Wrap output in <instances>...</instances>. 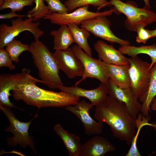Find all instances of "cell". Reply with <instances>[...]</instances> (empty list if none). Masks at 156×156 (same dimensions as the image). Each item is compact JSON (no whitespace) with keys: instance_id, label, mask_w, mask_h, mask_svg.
Masks as SVG:
<instances>
[{"instance_id":"cell-1","label":"cell","mask_w":156,"mask_h":156,"mask_svg":"<svg viewBox=\"0 0 156 156\" xmlns=\"http://www.w3.org/2000/svg\"><path fill=\"white\" fill-rule=\"evenodd\" d=\"M21 72V76L11 91L15 100H22L38 108L60 107L74 105L79 102V97L67 92H54L38 87L36 83H41L42 81L32 76L29 69L23 68Z\"/></svg>"},{"instance_id":"cell-2","label":"cell","mask_w":156,"mask_h":156,"mask_svg":"<svg viewBox=\"0 0 156 156\" xmlns=\"http://www.w3.org/2000/svg\"><path fill=\"white\" fill-rule=\"evenodd\" d=\"M95 106V119L107 124L115 137L131 145L137 133L138 125L136 121L129 115L125 104L107 95Z\"/></svg>"},{"instance_id":"cell-3","label":"cell","mask_w":156,"mask_h":156,"mask_svg":"<svg viewBox=\"0 0 156 156\" xmlns=\"http://www.w3.org/2000/svg\"><path fill=\"white\" fill-rule=\"evenodd\" d=\"M28 51L32 55L41 83L52 89L64 86L53 53L46 45L39 39L36 40L29 45Z\"/></svg>"},{"instance_id":"cell-4","label":"cell","mask_w":156,"mask_h":156,"mask_svg":"<svg viewBox=\"0 0 156 156\" xmlns=\"http://www.w3.org/2000/svg\"><path fill=\"white\" fill-rule=\"evenodd\" d=\"M114 6V12L117 14L122 13L127 17L125 25L131 31L136 32L141 26L145 27L148 25L156 22V13L146 6L139 8L131 3H124L120 0H110Z\"/></svg>"},{"instance_id":"cell-5","label":"cell","mask_w":156,"mask_h":156,"mask_svg":"<svg viewBox=\"0 0 156 156\" xmlns=\"http://www.w3.org/2000/svg\"><path fill=\"white\" fill-rule=\"evenodd\" d=\"M11 107L0 104V109L7 117L10 122L9 126L4 131L11 132L13 137L6 139L7 144L10 146L19 145L24 149L29 146L35 154H36L35 144L28 132L29 126L34 119L38 116L37 114L30 121L23 122L19 121L16 117Z\"/></svg>"},{"instance_id":"cell-6","label":"cell","mask_w":156,"mask_h":156,"mask_svg":"<svg viewBox=\"0 0 156 156\" xmlns=\"http://www.w3.org/2000/svg\"><path fill=\"white\" fill-rule=\"evenodd\" d=\"M11 25L5 23L0 25V48H4L19 34L25 31L30 32L35 40L39 39L44 32L39 27L40 24L34 22L32 18L23 20V17H17L11 21Z\"/></svg>"},{"instance_id":"cell-7","label":"cell","mask_w":156,"mask_h":156,"mask_svg":"<svg viewBox=\"0 0 156 156\" xmlns=\"http://www.w3.org/2000/svg\"><path fill=\"white\" fill-rule=\"evenodd\" d=\"M129 70L131 88L135 97L140 100L148 88L151 75L150 63L142 61L138 56L129 58Z\"/></svg>"},{"instance_id":"cell-8","label":"cell","mask_w":156,"mask_h":156,"mask_svg":"<svg viewBox=\"0 0 156 156\" xmlns=\"http://www.w3.org/2000/svg\"><path fill=\"white\" fill-rule=\"evenodd\" d=\"M77 57L82 62L84 69L81 78L75 83L78 85L88 78H95L101 83L107 84L109 78L106 69V64L99 59L93 58L83 51L78 45L71 48Z\"/></svg>"},{"instance_id":"cell-9","label":"cell","mask_w":156,"mask_h":156,"mask_svg":"<svg viewBox=\"0 0 156 156\" xmlns=\"http://www.w3.org/2000/svg\"><path fill=\"white\" fill-rule=\"evenodd\" d=\"M89 5L77 8L71 12L59 14L51 13L43 18L50 21L54 24L60 25L75 23L78 25L88 19L100 16H106L111 15L114 12V8L102 12H93L88 10Z\"/></svg>"},{"instance_id":"cell-10","label":"cell","mask_w":156,"mask_h":156,"mask_svg":"<svg viewBox=\"0 0 156 156\" xmlns=\"http://www.w3.org/2000/svg\"><path fill=\"white\" fill-rule=\"evenodd\" d=\"M111 22L105 16H100L87 20L81 25L83 28L94 36L106 40L111 43H114L121 46L129 45V41L116 36L110 28Z\"/></svg>"},{"instance_id":"cell-11","label":"cell","mask_w":156,"mask_h":156,"mask_svg":"<svg viewBox=\"0 0 156 156\" xmlns=\"http://www.w3.org/2000/svg\"><path fill=\"white\" fill-rule=\"evenodd\" d=\"M53 53L60 70L69 79L82 76L84 71L83 66L71 48L55 51Z\"/></svg>"},{"instance_id":"cell-12","label":"cell","mask_w":156,"mask_h":156,"mask_svg":"<svg viewBox=\"0 0 156 156\" xmlns=\"http://www.w3.org/2000/svg\"><path fill=\"white\" fill-rule=\"evenodd\" d=\"M62 107L74 114L80 120L84 128V132L88 135H95L101 133L103 126V123L97 122L90 114V110L94 106L82 100L75 105Z\"/></svg>"},{"instance_id":"cell-13","label":"cell","mask_w":156,"mask_h":156,"mask_svg":"<svg viewBox=\"0 0 156 156\" xmlns=\"http://www.w3.org/2000/svg\"><path fill=\"white\" fill-rule=\"evenodd\" d=\"M107 84L108 94L124 103L129 115L133 120H136L140 112L142 103L134 96L131 88H120L110 78Z\"/></svg>"},{"instance_id":"cell-14","label":"cell","mask_w":156,"mask_h":156,"mask_svg":"<svg viewBox=\"0 0 156 156\" xmlns=\"http://www.w3.org/2000/svg\"><path fill=\"white\" fill-rule=\"evenodd\" d=\"M58 89L61 91L67 92L77 97L86 98L90 101L94 106L103 101L108 94L107 84L102 83L96 88L90 90L74 86L67 87L64 85L59 87Z\"/></svg>"},{"instance_id":"cell-15","label":"cell","mask_w":156,"mask_h":156,"mask_svg":"<svg viewBox=\"0 0 156 156\" xmlns=\"http://www.w3.org/2000/svg\"><path fill=\"white\" fill-rule=\"evenodd\" d=\"M94 47L99 59L107 64L119 65L130 64L129 58L125 56L119 50L103 41H97L94 44Z\"/></svg>"},{"instance_id":"cell-16","label":"cell","mask_w":156,"mask_h":156,"mask_svg":"<svg viewBox=\"0 0 156 156\" xmlns=\"http://www.w3.org/2000/svg\"><path fill=\"white\" fill-rule=\"evenodd\" d=\"M116 150V147L104 137L96 136L82 145L80 156H104Z\"/></svg>"},{"instance_id":"cell-17","label":"cell","mask_w":156,"mask_h":156,"mask_svg":"<svg viewBox=\"0 0 156 156\" xmlns=\"http://www.w3.org/2000/svg\"><path fill=\"white\" fill-rule=\"evenodd\" d=\"M53 129L62 140L69 156H80L82 145L79 137L69 133L60 124L55 125Z\"/></svg>"},{"instance_id":"cell-18","label":"cell","mask_w":156,"mask_h":156,"mask_svg":"<svg viewBox=\"0 0 156 156\" xmlns=\"http://www.w3.org/2000/svg\"><path fill=\"white\" fill-rule=\"evenodd\" d=\"M21 75V72L14 74L0 75V104L10 107L18 108L11 102L10 92L13 88Z\"/></svg>"},{"instance_id":"cell-19","label":"cell","mask_w":156,"mask_h":156,"mask_svg":"<svg viewBox=\"0 0 156 156\" xmlns=\"http://www.w3.org/2000/svg\"><path fill=\"white\" fill-rule=\"evenodd\" d=\"M129 65H115L106 64L109 78L118 87L121 88L131 87L129 70Z\"/></svg>"},{"instance_id":"cell-20","label":"cell","mask_w":156,"mask_h":156,"mask_svg":"<svg viewBox=\"0 0 156 156\" xmlns=\"http://www.w3.org/2000/svg\"><path fill=\"white\" fill-rule=\"evenodd\" d=\"M49 34L53 37V49L55 51L66 49L74 42L71 32L67 25H60L57 29L51 31Z\"/></svg>"},{"instance_id":"cell-21","label":"cell","mask_w":156,"mask_h":156,"mask_svg":"<svg viewBox=\"0 0 156 156\" xmlns=\"http://www.w3.org/2000/svg\"><path fill=\"white\" fill-rule=\"evenodd\" d=\"M156 96V63L151 68L150 81L147 89L142 99L139 101L142 103L140 112L144 116H148L150 106Z\"/></svg>"},{"instance_id":"cell-22","label":"cell","mask_w":156,"mask_h":156,"mask_svg":"<svg viewBox=\"0 0 156 156\" xmlns=\"http://www.w3.org/2000/svg\"><path fill=\"white\" fill-rule=\"evenodd\" d=\"M119 50L123 54H126L133 57L140 54H144L149 55L151 59L150 68H151L156 63V44L143 45L137 47L129 45L121 46Z\"/></svg>"},{"instance_id":"cell-23","label":"cell","mask_w":156,"mask_h":156,"mask_svg":"<svg viewBox=\"0 0 156 156\" xmlns=\"http://www.w3.org/2000/svg\"><path fill=\"white\" fill-rule=\"evenodd\" d=\"M67 25L71 32L74 42L76 43L86 54L92 57V49L88 42L90 33L83 28H79L78 25L75 23H70Z\"/></svg>"},{"instance_id":"cell-24","label":"cell","mask_w":156,"mask_h":156,"mask_svg":"<svg viewBox=\"0 0 156 156\" xmlns=\"http://www.w3.org/2000/svg\"><path fill=\"white\" fill-rule=\"evenodd\" d=\"M64 4L68 8L69 12L79 7L90 5L97 8V12L102 8L112 6L109 2L106 0H67Z\"/></svg>"},{"instance_id":"cell-25","label":"cell","mask_w":156,"mask_h":156,"mask_svg":"<svg viewBox=\"0 0 156 156\" xmlns=\"http://www.w3.org/2000/svg\"><path fill=\"white\" fill-rule=\"evenodd\" d=\"M29 45L23 44L15 38L9 42L5 47V49L10 55L12 61L17 63L19 61V57L25 51H28Z\"/></svg>"},{"instance_id":"cell-26","label":"cell","mask_w":156,"mask_h":156,"mask_svg":"<svg viewBox=\"0 0 156 156\" xmlns=\"http://www.w3.org/2000/svg\"><path fill=\"white\" fill-rule=\"evenodd\" d=\"M150 118L145 117L139 114L136 120L138 125L137 133L132 142L130 149L126 154V156H141L142 155L138 151L137 146V141L140 130L142 127L146 125L153 126L154 125L148 123Z\"/></svg>"},{"instance_id":"cell-27","label":"cell","mask_w":156,"mask_h":156,"mask_svg":"<svg viewBox=\"0 0 156 156\" xmlns=\"http://www.w3.org/2000/svg\"><path fill=\"white\" fill-rule=\"evenodd\" d=\"M35 0H5L3 5L0 7V10L9 8L15 12L22 11L26 6L33 5Z\"/></svg>"},{"instance_id":"cell-28","label":"cell","mask_w":156,"mask_h":156,"mask_svg":"<svg viewBox=\"0 0 156 156\" xmlns=\"http://www.w3.org/2000/svg\"><path fill=\"white\" fill-rule=\"evenodd\" d=\"M44 1V0H35V6L28 11V14L34 19L39 20L51 13Z\"/></svg>"},{"instance_id":"cell-29","label":"cell","mask_w":156,"mask_h":156,"mask_svg":"<svg viewBox=\"0 0 156 156\" xmlns=\"http://www.w3.org/2000/svg\"><path fill=\"white\" fill-rule=\"evenodd\" d=\"M46 2L49 10L52 13L62 14L68 13V8L60 0H44Z\"/></svg>"},{"instance_id":"cell-30","label":"cell","mask_w":156,"mask_h":156,"mask_svg":"<svg viewBox=\"0 0 156 156\" xmlns=\"http://www.w3.org/2000/svg\"><path fill=\"white\" fill-rule=\"evenodd\" d=\"M10 55L4 48H0V67L8 68L10 70L16 69V66L12 63Z\"/></svg>"},{"instance_id":"cell-31","label":"cell","mask_w":156,"mask_h":156,"mask_svg":"<svg viewBox=\"0 0 156 156\" xmlns=\"http://www.w3.org/2000/svg\"><path fill=\"white\" fill-rule=\"evenodd\" d=\"M136 32L137 36L136 37V40L138 43H143L145 44L148 40L151 38L150 30L145 29L143 27H139Z\"/></svg>"},{"instance_id":"cell-32","label":"cell","mask_w":156,"mask_h":156,"mask_svg":"<svg viewBox=\"0 0 156 156\" xmlns=\"http://www.w3.org/2000/svg\"><path fill=\"white\" fill-rule=\"evenodd\" d=\"M28 17V16L27 14L25 15L17 14L16 13V12L12 11L8 13L0 14V19H11L15 17Z\"/></svg>"},{"instance_id":"cell-33","label":"cell","mask_w":156,"mask_h":156,"mask_svg":"<svg viewBox=\"0 0 156 156\" xmlns=\"http://www.w3.org/2000/svg\"><path fill=\"white\" fill-rule=\"evenodd\" d=\"M151 106V109L152 110L156 111V96L153 99Z\"/></svg>"},{"instance_id":"cell-34","label":"cell","mask_w":156,"mask_h":156,"mask_svg":"<svg viewBox=\"0 0 156 156\" xmlns=\"http://www.w3.org/2000/svg\"><path fill=\"white\" fill-rule=\"evenodd\" d=\"M151 38L156 36V29L153 30H150Z\"/></svg>"},{"instance_id":"cell-35","label":"cell","mask_w":156,"mask_h":156,"mask_svg":"<svg viewBox=\"0 0 156 156\" xmlns=\"http://www.w3.org/2000/svg\"><path fill=\"white\" fill-rule=\"evenodd\" d=\"M144 1L145 6H147L149 8H151V6L150 4V3L149 2V0H143Z\"/></svg>"},{"instance_id":"cell-36","label":"cell","mask_w":156,"mask_h":156,"mask_svg":"<svg viewBox=\"0 0 156 156\" xmlns=\"http://www.w3.org/2000/svg\"><path fill=\"white\" fill-rule=\"evenodd\" d=\"M5 0H0V7L3 4Z\"/></svg>"},{"instance_id":"cell-37","label":"cell","mask_w":156,"mask_h":156,"mask_svg":"<svg viewBox=\"0 0 156 156\" xmlns=\"http://www.w3.org/2000/svg\"><path fill=\"white\" fill-rule=\"evenodd\" d=\"M155 156H156V152H155Z\"/></svg>"},{"instance_id":"cell-38","label":"cell","mask_w":156,"mask_h":156,"mask_svg":"<svg viewBox=\"0 0 156 156\" xmlns=\"http://www.w3.org/2000/svg\"><path fill=\"white\" fill-rule=\"evenodd\" d=\"M155 8H156V5H155Z\"/></svg>"},{"instance_id":"cell-39","label":"cell","mask_w":156,"mask_h":156,"mask_svg":"<svg viewBox=\"0 0 156 156\" xmlns=\"http://www.w3.org/2000/svg\"></svg>"}]
</instances>
